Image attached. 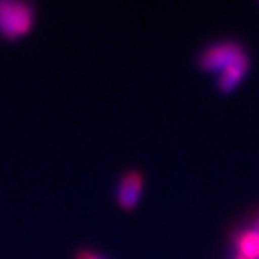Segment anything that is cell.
Listing matches in <instances>:
<instances>
[{
	"instance_id": "277c9868",
	"label": "cell",
	"mask_w": 259,
	"mask_h": 259,
	"mask_svg": "<svg viewBox=\"0 0 259 259\" xmlns=\"http://www.w3.org/2000/svg\"><path fill=\"white\" fill-rule=\"evenodd\" d=\"M247 66H249V63H247V58L244 54L242 58H239L232 64L227 66L226 69H222L221 76H219V88L224 93H229V91L234 90V88L241 82L242 77H244L246 71H247Z\"/></svg>"
},
{
	"instance_id": "8992f818",
	"label": "cell",
	"mask_w": 259,
	"mask_h": 259,
	"mask_svg": "<svg viewBox=\"0 0 259 259\" xmlns=\"http://www.w3.org/2000/svg\"><path fill=\"white\" fill-rule=\"evenodd\" d=\"M76 259H103V257L95 254V252H91V251H81Z\"/></svg>"
},
{
	"instance_id": "6da1fadb",
	"label": "cell",
	"mask_w": 259,
	"mask_h": 259,
	"mask_svg": "<svg viewBox=\"0 0 259 259\" xmlns=\"http://www.w3.org/2000/svg\"><path fill=\"white\" fill-rule=\"evenodd\" d=\"M32 9L29 4L0 0V32L7 39H19L32 27Z\"/></svg>"
},
{
	"instance_id": "7a4b0ae2",
	"label": "cell",
	"mask_w": 259,
	"mask_h": 259,
	"mask_svg": "<svg viewBox=\"0 0 259 259\" xmlns=\"http://www.w3.org/2000/svg\"><path fill=\"white\" fill-rule=\"evenodd\" d=\"M244 53L237 44L234 42H222L212 46L202 54L200 64L207 71H222L234 61L242 58Z\"/></svg>"
},
{
	"instance_id": "5b68a950",
	"label": "cell",
	"mask_w": 259,
	"mask_h": 259,
	"mask_svg": "<svg viewBox=\"0 0 259 259\" xmlns=\"http://www.w3.org/2000/svg\"><path fill=\"white\" fill-rule=\"evenodd\" d=\"M236 246L239 254L249 259H259V231L242 232L237 236Z\"/></svg>"
},
{
	"instance_id": "3957f363",
	"label": "cell",
	"mask_w": 259,
	"mask_h": 259,
	"mask_svg": "<svg viewBox=\"0 0 259 259\" xmlns=\"http://www.w3.org/2000/svg\"><path fill=\"white\" fill-rule=\"evenodd\" d=\"M143 189V179L138 172H130L121 179L120 185H118V204L123 209H133L138 204L140 195H142Z\"/></svg>"
},
{
	"instance_id": "52a82bcc",
	"label": "cell",
	"mask_w": 259,
	"mask_h": 259,
	"mask_svg": "<svg viewBox=\"0 0 259 259\" xmlns=\"http://www.w3.org/2000/svg\"><path fill=\"white\" fill-rule=\"evenodd\" d=\"M234 259H249V257H246V256H242V254H239V252H237V256Z\"/></svg>"
}]
</instances>
